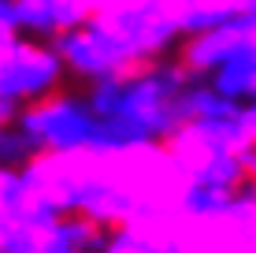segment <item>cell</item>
<instances>
[{
    "label": "cell",
    "mask_w": 256,
    "mask_h": 253,
    "mask_svg": "<svg viewBox=\"0 0 256 253\" xmlns=\"http://www.w3.org/2000/svg\"><path fill=\"white\" fill-rule=\"evenodd\" d=\"M60 71H64V60L52 49V41L19 34L15 45L0 56V101L22 104L26 97L45 90Z\"/></svg>",
    "instance_id": "obj_1"
}]
</instances>
